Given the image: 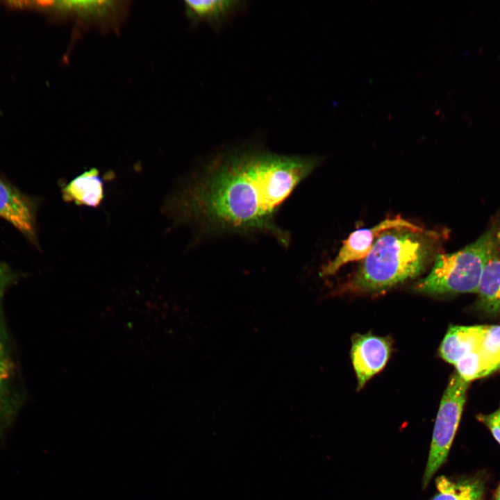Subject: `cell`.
<instances>
[{
    "mask_svg": "<svg viewBox=\"0 0 500 500\" xmlns=\"http://www.w3.org/2000/svg\"><path fill=\"white\" fill-rule=\"evenodd\" d=\"M319 161L244 144L216 154L167 197L164 212L177 224L269 233L288 245V234L276 225V214Z\"/></svg>",
    "mask_w": 500,
    "mask_h": 500,
    "instance_id": "1",
    "label": "cell"
},
{
    "mask_svg": "<svg viewBox=\"0 0 500 500\" xmlns=\"http://www.w3.org/2000/svg\"><path fill=\"white\" fill-rule=\"evenodd\" d=\"M442 233L407 228L382 232L361 260L351 285L360 291L378 292L420 275L437 256Z\"/></svg>",
    "mask_w": 500,
    "mask_h": 500,
    "instance_id": "2",
    "label": "cell"
},
{
    "mask_svg": "<svg viewBox=\"0 0 500 500\" xmlns=\"http://www.w3.org/2000/svg\"><path fill=\"white\" fill-rule=\"evenodd\" d=\"M500 250V212L473 242L451 253H438L429 274L413 289L426 294L476 292L483 269Z\"/></svg>",
    "mask_w": 500,
    "mask_h": 500,
    "instance_id": "3",
    "label": "cell"
},
{
    "mask_svg": "<svg viewBox=\"0 0 500 500\" xmlns=\"http://www.w3.org/2000/svg\"><path fill=\"white\" fill-rule=\"evenodd\" d=\"M469 382L457 373L451 377L443 394L436 417L426 467L425 488L444 462L458 428L465 403Z\"/></svg>",
    "mask_w": 500,
    "mask_h": 500,
    "instance_id": "4",
    "label": "cell"
},
{
    "mask_svg": "<svg viewBox=\"0 0 500 500\" xmlns=\"http://www.w3.org/2000/svg\"><path fill=\"white\" fill-rule=\"evenodd\" d=\"M399 228L414 230L424 229L400 217L388 218L371 228L357 229L350 233L348 238L343 241L335 258L324 267L322 275L334 274L348 262L362 260L368 256L374 241L382 232Z\"/></svg>",
    "mask_w": 500,
    "mask_h": 500,
    "instance_id": "5",
    "label": "cell"
},
{
    "mask_svg": "<svg viewBox=\"0 0 500 500\" xmlns=\"http://www.w3.org/2000/svg\"><path fill=\"white\" fill-rule=\"evenodd\" d=\"M37 207L36 200L0 176V217L35 245L38 244Z\"/></svg>",
    "mask_w": 500,
    "mask_h": 500,
    "instance_id": "6",
    "label": "cell"
},
{
    "mask_svg": "<svg viewBox=\"0 0 500 500\" xmlns=\"http://www.w3.org/2000/svg\"><path fill=\"white\" fill-rule=\"evenodd\" d=\"M391 353L387 338L371 333L356 334L352 338L351 358L360 390L374 375L386 365Z\"/></svg>",
    "mask_w": 500,
    "mask_h": 500,
    "instance_id": "7",
    "label": "cell"
},
{
    "mask_svg": "<svg viewBox=\"0 0 500 500\" xmlns=\"http://www.w3.org/2000/svg\"><path fill=\"white\" fill-rule=\"evenodd\" d=\"M245 3L233 0L185 1L188 15L194 23L203 22L216 31L239 11L242 10Z\"/></svg>",
    "mask_w": 500,
    "mask_h": 500,
    "instance_id": "8",
    "label": "cell"
},
{
    "mask_svg": "<svg viewBox=\"0 0 500 500\" xmlns=\"http://www.w3.org/2000/svg\"><path fill=\"white\" fill-rule=\"evenodd\" d=\"M61 193L67 202L95 208L104 198L103 180L99 170L92 168L65 184Z\"/></svg>",
    "mask_w": 500,
    "mask_h": 500,
    "instance_id": "9",
    "label": "cell"
},
{
    "mask_svg": "<svg viewBox=\"0 0 500 500\" xmlns=\"http://www.w3.org/2000/svg\"><path fill=\"white\" fill-rule=\"evenodd\" d=\"M484 326H453L440 347V354L447 362L455 365L465 355L478 350Z\"/></svg>",
    "mask_w": 500,
    "mask_h": 500,
    "instance_id": "10",
    "label": "cell"
},
{
    "mask_svg": "<svg viewBox=\"0 0 500 500\" xmlns=\"http://www.w3.org/2000/svg\"><path fill=\"white\" fill-rule=\"evenodd\" d=\"M476 293L482 310L491 314H500V250L485 267Z\"/></svg>",
    "mask_w": 500,
    "mask_h": 500,
    "instance_id": "11",
    "label": "cell"
},
{
    "mask_svg": "<svg viewBox=\"0 0 500 500\" xmlns=\"http://www.w3.org/2000/svg\"><path fill=\"white\" fill-rule=\"evenodd\" d=\"M10 272L6 265L0 264V394H8V381L12 372V364L6 345V334L2 322V298L4 290L12 279Z\"/></svg>",
    "mask_w": 500,
    "mask_h": 500,
    "instance_id": "12",
    "label": "cell"
},
{
    "mask_svg": "<svg viewBox=\"0 0 500 500\" xmlns=\"http://www.w3.org/2000/svg\"><path fill=\"white\" fill-rule=\"evenodd\" d=\"M478 351L494 372L500 368V325L484 326Z\"/></svg>",
    "mask_w": 500,
    "mask_h": 500,
    "instance_id": "13",
    "label": "cell"
},
{
    "mask_svg": "<svg viewBox=\"0 0 500 500\" xmlns=\"http://www.w3.org/2000/svg\"><path fill=\"white\" fill-rule=\"evenodd\" d=\"M456 373L469 382L485 376L494 371L485 362L478 350L474 351L458 360L454 365Z\"/></svg>",
    "mask_w": 500,
    "mask_h": 500,
    "instance_id": "14",
    "label": "cell"
},
{
    "mask_svg": "<svg viewBox=\"0 0 500 500\" xmlns=\"http://www.w3.org/2000/svg\"><path fill=\"white\" fill-rule=\"evenodd\" d=\"M439 493L432 500H469L481 494L478 484L458 485L450 482L445 478L437 481Z\"/></svg>",
    "mask_w": 500,
    "mask_h": 500,
    "instance_id": "15",
    "label": "cell"
},
{
    "mask_svg": "<svg viewBox=\"0 0 500 500\" xmlns=\"http://www.w3.org/2000/svg\"><path fill=\"white\" fill-rule=\"evenodd\" d=\"M478 419L490 428L494 438L500 444V408L488 415L479 416Z\"/></svg>",
    "mask_w": 500,
    "mask_h": 500,
    "instance_id": "16",
    "label": "cell"
},
{
    "mask_svg": "<svg viewBox=\"0 0 500 500\" xmlns=\"http://www.w3.org/2000/svg\"><path fill=\"white\" fill-rule=\"evenodd\" d=\"M5 432V415L3 410L0 406V439L3 437Z\"/></svg>",
    "mask_w": 500,
    "mask_h": 500,
    "instance_id": "17",
    "label": "cell"
},
{
    "mask_svg": "<svg viewBox=\"0 0 500 500\" xmlns=\"http://www.w3.org/2000/svg\"><path fill=\"white\" fill-rule=\"evenodd\" d=\"M495 500H500V485L497 491Z\"/></svg>",
    "mask_w": 500,
    "mask_h": 500,
    "instance_id": "18",
    "label": "cell"
},
{
    "mask_svg": "<svg viewBox=\"0 0 500 500\" xmlns=\"http://www.w3.org/2000/svg\"><path fill=\"white\" fill-rule=\"evenodd\" d=\"M481 494L473 497L472 499H471L469 500H481Z\"/></svg>",
    "mask_w": 500,
    "mask_h": 500,
    "instance_id": "19",
    "label": "cell"
},
{
    "mask_svg": "<svg viewBox=\"0 0 500 500\" xmlns=\"http://www.w3.org/2000/svg\"><path fill=\"white\" fill-rule=\"evenodd\" d=\"M0 114H1V110H0Z\"/></svg>",
    "mask_w": 500,
    "mask_h": 500,
    "instance_id": "20",
    "label": "cell"
}]
</instances>
